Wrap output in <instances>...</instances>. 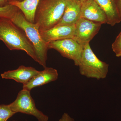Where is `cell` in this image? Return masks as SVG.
Wrapping results in <instances>:
<instances>
[{
  "mask_svg": "<svg viewBox=\"0 0 121 121\" xmlns=\"http://www.w3.org/2000/svg\"><path fill=\"white\" fill-rule=\"evenodd\" d=\"M0 40L9 50L24 51L37 61L34 47L26 33L10 19L0 18Z\"/></svg>",
  "mask_w": 121,
  "mask_h": 121,
  "instance_id": "6da1fadb",
  "label": "cell"
},
{
  "mask_svg": "<svg viewBox=\"0 0 121 121\" xmlns=\"http://www.w3.org/2000/svg\"><path fill=\"white\" fill-rule=\"evenodd\" d=\"M67 0H40L35 14V23L39 31L56 26L62 18Z\"/></svg>",
  "mask_w": 121,
  "mask_h": 121,
  "instance_id": "7a4b0ae2",
  "label": "cell"
},
{
  "mask_svg": "<svg viewBox=\"0 0 121 121\" xmlns=\"http://www.w3.org/2000/svg\"><path fill=\"white\" fill-rule=\"evenodd\" d=\"M11 20L24 31L32 43L35 48L37 59L36 62L44 68L46 67L48 50V43L44 41L41 38L38 25L28 22L19 9Z\"/></svg>",
  "mask_w": 121,
  "mask_h": 121,
  "instance_id": "3957f363",
  "label": "cell"
},
{
  "mask_svg": "<svg viewBox=\"0 0 121 121\" xmlns=\"http://www.w3.org/2000/svg\"><path fill=\"white\" fill-rule=\"evenodd\" d=\"M82 75L99 80L106 77L109 65L98 58L89 43L83 47L78 65Z\"/></svg>",
  "mask_w": 121,
  "mask_h": 121,
  "instance_id": "277c9868",
  "label": "cell"
},
{
  "mask_svg": "<svg viewBox=\"0 0 121 121\" xmlns=\"http://www.w3.org/2000/svg\"><path fill=\"white\" fill-rule=\"evenodd\" d=\"M9 105L16 113L20 112L33 115L39 121H48L49 119L47 115L36 108L29 91L23 89L20 91L15 101Z\"/></svg>",
  "mask_w": 121,
  "mask_h": 121,
  "instance_id": "5b68a950",
  "label": "cell"
},
{
  "mask_svg": "<svg viewBox=\"0 0 121 121\" xmlns=\"http://www.w3.org/2000/svg\"><path fill=\"white\" fill-rule=\"evenodd\" d=\"M48 49L58 52L62 56L73 60L78 66L84 47L73 39H67L48 43Z\"/></svg>",
  "mask_w": 121,
  "mask_h": 121,
  "instance_id": "8992f818",
  "label": "cell"
},
{
  "mask_svg": "<svg viewBox=\"0 0 121 121\" xmlns=\"http://www.w3.org/2000/svg\"><path fill=\"white\" fill-rule=\"evenodd\" d=\"M102 24L80 18L75 24L73 39L83 47L97 34Z\"/></svg>",
  "mask_w": 121,
  "mask_h": 121,
  "instance_id": "52a82bcc",
  "label": "cell"
},
{
  "mask_svg": "<svg viewBox=\"0 0 121 121\" xmlns=\"http://www.w3.org/2000/svg\"><path fill=\"white\" fill-rule=\"evenodd\" d=\"M81 18L102 24L107 23L105 13L95 0H89L81 4Z\"/></svg>",
  "mask_w": 121,
  "mask_h": 121,
  "instance_id": "ba28073f",
  "label": "cell"
},
{
  "mask_svg": "<svg viewBox=\"0 0 121 121\" xmlns=\"http://www.w3.org/2000/svg\"><path fill=\"white\" fill-rule=\"evenodd\" d=\"M75 29V25L56 26L39 33L43 39L48 43L63 39H73Z\"/></svg>",
  "mask_w": 121,
  "mask_h": 121,
  "instance_id": "9c48e42d",
  "label": "cell"
},
{
  "mask_svg": "<svg viewBox=\"0 0 121 121\" xmlns=\"http://www.w3.org/2000/svg\"><path fill=\"white\" fill-rule=\"evenodd\" d=\"M58 76L56 69L51 67L44 68V70L39 71L26 84L23 85V90L30 91L35 87L43 86L57 80Z\"/></svg>",
  "mask_w": 121,
  "mask_h": 121,
  "instance_id": "30bf717a",
  "label": "cell"
},
{
  "mask_svg": "<svg viewBox=\"0 0 121 121\" xmlns=\"http://www.w3.org/2000/svg\"><path fill=\"white\" fill-rule=\"evenodd\" d=\"M81 8L78 0H67L63 15L56 26L75 25L81 18Z\"/></svg>",
  "mask_w": 121,
  "mask_h": 121,
  "instance_id": "8fae6325",
  "label": "cell"
},
{
  "mask_svg": "<svg viewBox=\"0 0 121 121\" xmlns=\"http://www.w3.org/2000/svg\"><path fill=\"white\" fill-rule=\"evenodd\" d=\"M39 72V71L31 67L21 65L16 70L4 72L1 74V76L2 78L13 79L24 84Z\"/></svg>",
  "mask_w": 121,
  "mask_h": 121,
  "instance_id": "7c38bea8",
  "label": "cell"
},
{
  "mask_svg": "<svg viewBox=\"0 0 121 121\" xmlns=\"http://www.w3.org/2000/svg\"><path fill=\"white\" fill-rule=\"evenodd\" d=\"M117 0H95L106 15L107 24L114 26L121 22V17L118 11Z\"/></svg>",
  "mask_w": 121,
  "mask_h": 121,
  "instance_id": "4fadbf2b",
  "label": "cell"
},
{
  "mask_svg": "<svg viewBox=\"0 0 121 121\" xmlns=\"http://www.w3.org/2000/svg\"><path fill=\"white\" fill-rule=\"evenodd\" d=\"M40 0H24L9 3L13 5L22 12L26 19L30 23H34L36 9Z\"/></svg>",
  "mask_w": 121,
  "mask_h": 121,
  "instance_id": "5bb4252c",
  "label": "cell"
},
{
  "mask_svg": "<svg viewBox=\"0 0 121 121\" xmlns=\"http://www.w3.org/2000/svg\"><path fill=\"white\" fill-rule=\"evenodd\" d=\"M19 10L17 7L9 4L0 7V18H6L11 20Z\"/></svg>",
  "mask_w": 121,
  "mask_h": 121,
  "instance_id": "9a60e30c",
  "label": "cell"
},
{
  "mask_svg": "<svg viewBox=\"0 0 121 121\" xmlns=\"http://www.w3.org/2000/svg\"><path fill=\"white\" fill-rule=\"evenodd\" d=\"M16 113L11 109L9 105H0V121H7Z\"/></svg>",
  "mask_w": 121,
  "mask_h": 121,
  "instance_id": "2e32d148",
  "label": "cell"
},
{
  "mask_svg": "<svg viewBox=\"0 0 121 121\" xmlns=\"http://www.w3.org/2000/svg\"><path fill=\"white\" fill-rule=\"evenodd\" d=\"M112 49L117 57L121 55V31L112 44Z\"/></svg>",
  "mask_w": 121,
  "mask_h": 121,
  "instance_id": "e0dca14e",
  "label": "cell"
},
{
  "mask_svg": "<svg viewBox=\"0 0 121 121\" xmlns=\"http://www.w3.org/2000/svg\"><path fill=\"white\" fill-rule=\"evenodd\" d=\"M59 121H74V120L67 113H64Z\"/></svg>",
  "mask_w": 121,
  "mask_h": 121,
  "instance_id": "ac0fdd59",
  "label": "cell"
},
{
  "mask_svg": "<svg viewBox=\"0 0 121 121\" xmlns=\"http://www.w3.org/2000/svg\"><path fill=\"white\" fill-rule=\"evenodd\" d=\"M117 7L118 11L121 17V0H117Z\"/></svg>",
  "mask_w": 121,
  "mask_h": 121,
  "instance_id": "d6986e66",
  "label": "cell"
},
{
  "mask_svg": "<svg viewBox=\"0 0 121 121\" xmlns=\"http://www.w3.org/2000/svg\"><path fill=\"white\" fill-rule=\"evenodd\" d=\"M7 4V0H0V7L5 6Z\"/></svg>",
  "mask_w": 121,
  "mask_h": 121,
  "instance_id": "ffe728a7",
  "label": "cell"
},
{
  "mask_svg": "<svg viewBox=\"0 0 121 121\" xmlns=\"http://www.w3.org/2000/svg\"><path fill=\"white\" fill-rule=\"evenodd\" d=\"M24 0H7V4H8L9 3L11 2H14V1H22Z\"/></svg>",
  "mask_w": 121,
  "mask_h": 121,
  "instance_id": "44dd1931",
  "label": "cell"
},
{
  "mask_svg": "<svg viewBox=\"0 0 121 121\" xmlns=\"http://www.w3.org/2000/svg\"><path fill=\"white\" fill-rule=\"evenodd\" d=\"M78 0L82 4V3H83V2H85V1L89 0Z\"/></svg>",
  "mask_w": 121,
  "mask_h": 121,
  "instance_id": "7402d4cb",
  "label": "cell"
},
{
  "mask_svg": "<svg viewBox=\"0 0 121 121\" xmlns=\"http://www.w3.org/2000/svg\"></svg>",
  "mask_w": 121,
  "mask_h": 121,
  "instance_id": "603a6c76",
  "label": "cell"
},
{
  "mask_svg": "<svg viewBox=\"0 0 121 121\" xmlns=\"http://www.w3.org/2000/svg\"><path fill=\"white\" fill-rule=\"evenodd\" d=\"M120 57H121V56H120Z\"/></svg>",
  "mask_w": 121,
  "mask_h": 121,
  "instance_id": "cb8c5ba5",
  "label": "cell"
}]
</instances>
